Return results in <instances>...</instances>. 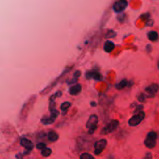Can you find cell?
<instances>
[{"mask_svg": "<svg viewBox=\"0 0 159 159\" xmlns=\"http://www.w3.org/2000/svg\"><path fill=\"white\" fill-rule=\"evenodd\" d=\"M98 122H99V118L95 114H92L89 116L86 123V127L89 129V134H92L96 131Z\"/></svg>", "mask_w": 159, "mask_h": 159, "instance_id": "cell-1", "label": "cell"}, {"mask_svg": "<svg viewBox=\"0 0 159 159\" xmlns=\"http://www.w3.org/2000/svg\"><path fill=\"white\" fill-rule=\"evenodd\" d=\"M156 140H157V134L154 131H151L147 135L146 139L144 140V145L148 148L151 149L155 147Z\"/></svg>", "mask_w": 159, "mask_h": 159, "instance_id": "cell-2", "label": "cell"}, {"mask_svg": "<svg viewBox=\"0 0 159 159\" xmlns=\"http://www.w3.org/2000/svg\"><path fill=\"white\" fill-rule=\"evenodd\" d=\"M118 126H119V122L116 119L110 121L107 126L103 127L101 131V134H109L110 133H113V131L117 129Z\"/></svg>", "mask_w": 159, "mask_h": 159, "instance_id": "cell-3", "label": "cell"}, {"mask_svg": "<svg viewBox=\"0 0 159 159\" xmlns=\"http://www.w3.org/2000/svg\"><path fill=\"white\" fill-rule=\"evenodd\" d=\"M35 97H36L35 95L30 97V99L23 105V107L22 108V110H21L20 115H19L21 119H24L25 117H27V114H28L29 113V110H30L31 106H33V104H34V102H35V99H36Z\"/></svg>", "mask_w": 159, "mask_h": 159, "instance_id": "cell-4", "label": "cell"}, {"mask_svg": "<svg viewBox=\"0 0 159 159\" xmlns=\"http://www.w3.org/2000/svg\"><path fill=\"white\" fill-rule=\"evenodd\" d=\"M107 145V140L106 139H101L94 143V154L95 155H99Z\"/></svg>", "mask_w": 159, "mask_h": 159, "instance_id": "cell-5", "label": "cell"}, {"mask_svg": "<svg viewBox=\"0 0 159 159\" xmlns=\"http://www.w3.org/2000/svg\"><path fill=\"white\" fill-rule=\"evenodd\" d=\"M145 116V113L144 111L140 112V113H137V114L134 115L133 117H131V119L128 121V123L131 127H136V126L139 125V124L141 123V121L144 119Z\"/></svg>", "mask_w": 159, "mask_h": 159, "instance_id": "cell-6", "label": "cell"}, {"mask_svg": "<svg viewBox=\"0 0 159 159\" xmlns=\"http://www.w3.org/2000/svg\"><path fill=\"white\" fill-rule=\"evenodd\" d=\"M50 111H51V116L50 117H43L41 119V123L44 125L52 124L55 121V119H57V116H58L59 112L56 108L54 109V110H51Z\"/></svg>", "mask_w": 159, "mask_h": 159, "instance_id": "cell-7", "label": "cell"}, {"mask_svg": "<svg viewBox=\"0 0 159 159\" xmlns=\"http://www.w3.org/2000/svg\"><path fill=\"white\" fill-rule=\"evenodd\" d=\"M128 6L127 0H119L113 6V10L115 13H122Z\"/></svg>", "mask_w": 159, "mask_h": 159, "instance_id": "cell-8", "label": "cell"}, {"mask_svg": "<svg viewBox=\"0 0 159 159\" xmlns=\"http://www.w3.org/2000/svg\"><path fill=\"white\" fill-rule=\"evenodd\" d=\"M159 90V86L157 84H152L151 86H148L145 89V92L148 94L149 97H154V95Z\"/></svg>", "mask_w": 159, "mask_h": 159, "instance_id": "cell-9", "label": "cell"}, {"mask_svg": "<svg viewBox=\"0 0 159 159\" xmlns=\"http://www.w3.org/2000/svg\"><path fill=\"white\" fill-rule=\"evenodd\" d=\"M20 144L21 146H23V148H25V149H27V151H31L32 150L34 149V144L31 140H30L27 138H22L20 140Z\"/></svg>", "mask_w": 159, "mask_h": 159, "instance_id": "cell-10", "label": "cell"}, {"mask_svg": "<svg viewBox=\"0 0 159 159\" xmlns=\"http://www.w3.org/2000/svg\"><path fill=\"white\" fill-rule=\"evenodd\" d=\"M86 78H87V79H92V78H93L95 81H100V80H102V76H101V75L99 72H86Z\"/></svg>", "mask_w": 159, "mask_h": 159, "instance_id": "cell-11", "label": "cell"}, {"mask_svg": "<svg viewBox=\"0 0 159 159\" xmlns=\"http://www.w3.org/2000/svg\"><path fill=\"white\" fill-rule=\"evenodd\" d=\"M82 91V86L80 84H74L69 89V93L72 95H78Z\"/></svg>", "mask_w": 159, "mask_h": 159, "instance_id": "cell-12", "label": "cell"}, {"mask_svg": "<svg viewBox=\"0 0 159 159\" xmlns=\"http://www.w3.org/2000/svg\"><path fill=\"white\" fill-rule=\"evenodd\" d=\"M115 48V44L113 42L110 41V40H107L105 42L103 46V49L106 52L110 53L111 51H113Z\"/></svg>", "mask_w": 159, "mask_h": 159, "instance_id": "cell-13", "label": "cell"}, {"mask_svg": "<svg viewBox=\"0 0 159 159\" xmlns=\"http://www.w3.org/2000/svg\"><path fill=\"white\" fill-rule=\"evenodd\" d=\"M148 38L151 41H157L159 38V35L156 31H150L148 34Z\"/></svg>", "mask_w": 159, "mask_h": 159, "instance_id": "cell-14", "label": "cell"}, {"mask_svg": "<svg viewBox=\"0 0 159 159\" xmlns=\"http://www.w3.org/2000/svg\"><path fill=\"white\" fill-rule=\"evenodd\" d=\"M48 139H49V140H51V141H52V142L57 141V140H58V138H59L58 134H57V133H56L55 131H50V132L48 133Z\"/></svg>", "mask_w": 159, "mask_h": 159, "instance_id": "cell-15", "label": "cell"}, {"mask_svg": "<svg viewBox=\"0 0 159 159\" xmlns=\"http://www.w3.org/2000/svg\"><path fill=\"white\" fill-rule=\"evenodd\" d=\"M71 107V103L69 102H65L61 105V110L63 114H65L67 113L68 110H69V107Z\"/></svg>", "mask_w": 159, "mask_h": 159, "instance_id": "cell-16", "label": "cell"}, {"mask_svg": "<svg viewBox=\"0 0 159 159\" xmlns=\"http://www.w3.org/2000/svg\"><path fill=\"white\" fill-rule=\"evenodd\" d=\"M128 86V82H127V79H123L122 81L119 82L118 84L116 85V88L117 89H123L126 87V86Z\"/></svg>", "mask_w": 159, "mask_h": 159, "instance_id": "cell-17", "label": "cell"}, {"mask_svg": "<svg viewBox=\"0 0 159 159\" xmlns=\"http://www.w3.org/2000/svg\"><path fill=\"white\" fill-rule=\"evenodd\" d=\"M52 153V150L49 148H44L43 150H41V155L44 156V157H48L50 156Z\"/></svg>", "mask_w": 159, "mask_h": 159, "instance_id": "cell-18", "label": "cell"}, {"mask_svg": "<svg viewBox=\"0 0 159 159\" xmlns=\"http://www.w3.org/2000/svg\"><path fill=\"white\" fill-rule=\"evenodd\" d=\"M80 159H95V157L89 153L85 152L80 155Z\"/></svg>", "mask_w": 159, "mask_h": 159, "instance_id": "cell-19", "label": "cell"}, {"mask_svg": "<svg viewBox=\"0 0 159 159\" xmlns=\"http://www.w3.org/2000/svg\"><path fill=\"white\" fill-rule=\"evenodd\" d=\"M116 35V32L113 31V30H110L107 32L105 37H107V38H111V37H114Z\"/></svg>", "mask_w": 159, "mask_h": 159, "instance_id": "cell-20", "label": "cell"}, {"mask_svg": "<svg viewBox=\"0 0 159 159\" xmlns=\"http://www.w3.org/2000/svg\"><path fill=\"white\" fill-rule=\"evenodd\" d=\"M46 147V144L43 143V142H40V143H38L36 145V148L38 150H43L44 148H45Z\"/></svg>", "mask_w": 159, "mask_h": 159, "instance_id": "cell-21", "label": "cell"}, {"mask_svg": "<svg viewBox=\"0 0 159 159\" xmlns=\"http://www.w3.org/2000/svg\"><path fill=\"white\" fill-rule=\"evenodd\" d=\"M145 99H146V98H145V95L144 93H140V95H138V97H137V99H138L139 102L140 103L144 102Z\"/></svg>", "mask_w": 159, "mask_h": 159, "instance_id": "cell-22", "label": "cell"}, {"mask_svg": "<svg viewBox=\"0 0 159 159\" xmlns=\"http://www.w3.org/2000/svg\"><path fill=\"white\" fill-rule=\"evenodd\" d=\"M143 109H144L143 105L137 106V107H136V109H135V111H134V113H140V112H141V110H143Z\"/></svg>", "mask_w": 159, "mask_h": 159, "instance_id": "cell-23", "label": "cell"}, {"mask_svg": "<svg viewBox=\"0 0 159 159\" xmlns=\"http://www.w3.org/2000/svg\"><path fill=\"white\" fill-rule=\"evenodd\" d=\"M77 81H78V78L74 77V78H72V80H67L66 82H67L69 85H74L75 82H77Z\"/></svg>", "mask_w": 159, "mask_h": 159, "instance_id": "cell-24", "label": "cell"}, {"mask_svg": "<svg viewBox=\"0 0 159 159\" xmlns=\"http://www.w3.org/2000/svg\"><path fill=\"white\" fill-rule=\"evenodd\" d=\"M80 76H81V72H80V71H76V72L74 73V77H75V78H78Z\"/></svg>", "mask_w": 159, "mask_h": 159, "instance_id": "cell-25", "label": "cell"}, {"mask_svg": "<svg viewBox=\"0 0 159 159\" xmlns=\"http://www.w3.org/2000/svg\"><path fill=\"white\" fill-rule=\"evenodd\" d=\"M144 159H152V154H151V153H150V152L147 153L146 155H145L144 158Z\"/></svg>", "mask_w": 159, "mask_h": 159, "instance_id": "cell-26", "label": "cell"}, {"mask_svg": "<svg viewBox=\"0 0 159 159\" xmlns=\"http://www.w3.org/2000/svg\"><path fill=\"white\" fill-rule=\"evenodd\" d=\"M61 95H62V93H61V92H60V91L57 92H56V93L54 94V95H55L56 97H59V96H61Z\"/></svg>", "mask_w": 159, "mask_h": 159, "instance_id": "cell-27", "label": "cell"}, {"mask_svg": "<svg viewBox=\"0 0 159 159\" xmlns=\"http://www.w3.org/2000/svg\"><path fill=\"white\" fill-rule=\"evenodd\" d=\"M91 105L94 106V107H95V106H96V104H95V103H91Z\"/></svg>", "mask_w": 159, "mask_h": 159, "instance_id": "cell-28", "label": "cell"}, {"mask_svg": "<svg viewBox=\"0 0 159 159\" xmlns=\"http://www.w3.org/2000/svg\"><path fill=\"white\" fill-rule=\"evenodd\" d=\"M157 67H158V69H159V61H158V63H157Z\"/></svg>", "mask_w": 159, "mask_h": 159, "instance_id": "cell-29", "label": "cell"}]
</instances>
